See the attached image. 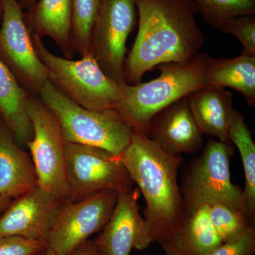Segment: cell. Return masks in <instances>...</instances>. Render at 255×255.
<instances>
[{"label":"cell","mask_w":255,"mask_h":255,"mask_svg":"<svg viewBox=\"0 0 255 255\" xmlns=\"http://www.w3.org/2000/svg\"><path fill=\"white\" fill-rule=\"evenodd\" d=\"M38 97L58 120L66 142L100 147L118 156L130 142L133 130L115 110H87L48 80Z\"/></svg>","instance_id":"obj_4"},{"label":"cell","mask_w":255,"mask_h":255,"mask_svg":"<svg viewBox=\"0 0 255 255\" xmlns=\"http://www.w3.org/2000/svg\"><path fill=\"white\" fill-rule=\"evenodd\" d=\"M206 79L209 86L230 87L240 92L249 107H255V56L242 53L230 59L209 57Z\"/></svg>","instance_id":"obj_20"},{"label":"cell","mask_w":255,"mask_h":255,"mask_svg":"<svg viewBox=\"0 0 255 255\" xmlns=\"http://www.w3.org/2000/svg\"><path fill=\"white\" fill-rule=\"evenodd\" d=\"M209 217L223 243L236 241L255 227L244 212L224 204L209 206Z\"/></svg>","instance_id":"obj_24"},{"label":"cell","mask_w":255,"mask_h":255,"mask_svg":"<svg viewBox=\"0 0 255 255\" xmlns=\"http://www.w3.org/2000/svg\"><path fill=\"white\" fill-rule=\"evenodd\" d=\"M118 191L94 193L78 201H67L50 231L47 246L57 255H70L92 235L102 230L117 204Z\"/></svg>","instance_id":"obj_11"},{"label":"cell","mask_w":255,"mask_h":255,"mask_svg":"<svg viewBox=\"0 0 255 255\" xmlns=\"http://www.w3.org/2000/svg\"><path fill=\"white\" fill-rule=\"evenodd\" d=\"M209 217V206L185 215L177 232L163 246L166 255H206L222 245Z\"/></svg>","instance_id":"obj_18"},{"label":"cell","mask_w":255,"mask_h":255,"mask_svg":"<svg viewBox=\"0 0 255 255\" xmlns=\"http://www.w3.org/2000/svg\"><path fill=\"white\" fill-rule=\"evenodd\" d=\"M33 46L48 70V80L67 98L87 110H114L122 99V86L109 78L91 53L73 60L51 53L39 37Z\"/></svg>","instance_id":"obj_5"},{"label":"cell","mask_w":255,"mask_h":255,"mask_svg":"<svg viewBox=\"0 0 255 255\" xmlns=\"http://www.w3.org/2000/svg\"><path fill=\"white\" fill-rule=\"evenodd\" d=\"M70 255H101L93 241L87 240L75 250Z\"/></svg>","instance_id":"obj_28"},{"label":"cell","mask_w":255,"mask_h":255,"mask_svg":"<svg viewBox=\"0 0 255 255\" xmlns=\"http://www.w3.org/2000/svg\"><path fill=\"white\" fill-rule=\"evenodd\" d=\"M230 141L237 146L244 168L246 185L243 191L246 211L248 219L255 225V144L251 129L240 112L229 130Z\"/></svg>","instance_id":"obj_21"},{"label":"cell","mask_w":255,"mask_h":255,"mask_svg":"<svg viewBox=\"0 0 255 255\" xmlns=\"http://www.w3.org/2000/svg\"><path fill=\"white\" fill-rule=\"evenodd\" d=\"M46 247L41 242L16 236L0 237V255H32Z\"/></svg>","instance_id":"obj_26"},{"label":"cell","mask_w":255,"mask_h":255,"mask_svg":"<svg viewBox=\"0 0 255 255\" xmlns=\"http://www.w3.org/2000/svg\"><path fill=\"white\" fill-rule=\"evenodd\" d=\"M145 135L174 155L195 153L202 149L204 144L203 134L191 112L187 97L156 114Z\"/></svg>","instance_id":"obj_14"},{"label":"cell","mask_w":255,"mask_h":255,"mask_svg":"<svg viewBox=\"0 0 255 255\" xmlns=\"http://www.w3.org/2000/svg\"><path fill=\"white\" fill-rule=\"evenodd\" d=\"M137 0H102L91 38L90 53L106 75L125 85L127 42L137 17Z\"/></svg>","instance_id":"obj_10"},{"label":"cell","mask_w":255,"mask_h":255,"mask_svg":"<svg viewBox=\"0 0 255 255\" xmlns=\"http://www.w3.org/2000/svg\"><path fill=\"white\" fill-rule=\"evenodd\" d=\"M198 13L213 27L224 31L231 18L255 14V0H194Z\"/></svg>","instance_id":"obj_22"},{"label":"cell","mask_w":255,"mask_h":255,"mask_svg":"<svg viewBox=\"0 0 255 255\" xmlns=\"http://www.w3.org/2000/svg\"><path fill=\"white\" fill-rule=\"evenodd\" d=\"M26 111L33 130V136L26 147L31 152L37 184L59 199L69 201L65 140L60 124L38 97H28Z\"/></svg>","instance_id":"obj_7"},{"label":"cell","mask_w":255,"mask_h":255,"mask_svg":"<svg viewBox=\"0 0 255 255\" xmlns=\"http://www.w3.org/2000/svg\"><path fill=\"white\" fill-rule=\"evenodd\" d=\"M223 33L238 38L243 47V53L255 56V14L231 18L226 23Z\"/></svg>","instance_id":"obj_25"},{"label":"cell","mask_w":255,"mask_h":255,"mask_svg":"<svg viewBox=\"0 0 255 255\" xmlns=\"http://www.w3.org/2000/svg\"><path fill=\"white\" fill-rule=\"evenodd\" d=\"M187 97L201 133L216 137L220 141L231 142L230 128L239 112L233 107L232 92L207 85Z\"/></svg>","instance_id":"obj_15"},{"label":"cell","mask_w":255,"mask_h":255,"mask_svg":"<svg viewBox=\"0 0 255 255\" xmlns=\"http://www.w3.org/2000/svg\"><path fill=\"white\" fill-rule=\"evenodd\" d=\"M24 18L32 36L51 38L65 58H73V0H37Z\"/></svg>","instance_id":"obj_17"},{"label":"cell","mask_w":255,"mask_h":255,"mask_svg":"<svg viewBox=\"0 0 255 255\" xmlns=\"http://www.w3.org/2000/svg\"><path fill=\"white\" fill-rule=\"evenodd\" d=\"M64 201L37 184L14 199L0 216V237L47 241Z\"/></svg>","instance_id":"obj_12"},{"label":"cell","mask_w":255,"mask_h":255,"mask_svg":"<svg viewBox=\"0 0 255 255\" xmlns=\"http://www.w3.org/2000/svg\"><path fill=\"white\" fill-rule=\"evenodd\" d=\"M28 95L0 60V117L21 147L33 136V127L26 111Z\"/></svg>","instance_id":"obj_19"},{"label":"cell","mask_w":255,"mask_h":255,"mask_svg":"<svg viewBox=\"0 0 255 255\" xmlns=\"http://www.w3.org/2000/svg\"><path fill=\"white\" fill-rule=\"evenodd\" d=\"M137 189L119 193L108 222L94 241L101 255H130L132 250L144 251L154 239L137 203Z\"/></svg>","instance_id":"obj_13"},{"label":"cell","mask_w":255,"mask_h":255,"mask_svg":"<svg viewBox=\"0 0 255 255\" xmlns=\"http://www.w3.org/2000/svg\"><path fill=\"white\" fill-rule=\"evenodd\" d=\"M120 159L145 198L144 219L154 242L162 246L185 218L177 179L183 157L166 152L145 134L133 130Z\"/></svg>","instance_id":"obj_2"},{"label":"cell","mask_w":255,"mask_h":255,"mask_svg":"<svg viewBox=\"0 0 255 255\" xmlns=\"http://www.w3.org/2000/svg\"><path fill=\"white\" fill-rule=\"evenodd\" d=\"M0 60L28 95L39 96L48 80V70L37 54L24 11L16 0H3Z\"/></svg>","instance_id":"obj_9"},{"label":"cell","mask_w":255,"mask_h":255,"mask_svg":"<svg viewBox=\"0 0 255 255\" xmlns=\"http://www.w3.org/2000/svg\"><path fill=\"white\" fill-rule=\"evenodd\" d=\"M3 14V0H0V24H1V19H2Z\"/></svg>","instance_id":"obj_32"},{"label":"cell","mask_w":255,"mask_h":255,"mask_svg":"<svg viewBox=\"0 0 255 255\" xmlns=\"http://www.w3.org/2000/svg\"><path fill=\"white\" fill-rule=\"evenodd\" d=\"M13 199L0 195V216L2 214L5 210L7 209L12 202Z\"/></svg>","instance_id":"obj_29"},{"label":"cell","mask_w":255,"mask_h":255,"mask_svg":"<svg viewBox=\"0 0 255 255\" xmlns=\"http://www.w3.org/2000/svg\"><path fill=\"white\" fill-rule=\"evenodd\" d=\"M233 153L232 142L209 140L202 154L189 163L180 187L185 215L201 206L217 204L246 214L243 191L231 180Z\"/></svg>","instance_id":"obj_6"},{"label":"cell","mask_w":255,"mask_h":255,"mask_svg":"<svg viewBox=\"0 0 255 255\" xmlns=\"http://www.w3.org/2000/svg\"><path fill=\"white\" fill-rule=\"evenodd\" d=\"M65 154L69 201H78L98 191L130 190L135 185L120 155L66 141Z\"/></svg>","instance_id":"obj_8"},{"label":"cell","mask_w":255,"mask_h":255,"mask_svg":"<svg viewBox=\"0 0 255 255\" xmlns=\"http://www.w3.org/2000/svg\"><path fill=\"white\" fill-rule=\"evenodd\" d=\"M23 11L31 9L36 4L37 0H16Z\"/></svg>","instance_id":"obj_30"},{"label":"cell","mask_w":255,"mask_h":255,"mask_svg":"<svg viewBox=\"0 0 255 255\" xmlns=\"http://www.w3.org/2000/svg\"><path fill=\"white\" fill-rule=\"evenodd\" d=\"M32 255H57L55 254L54 251H52L50 248H48V247H46L44 249L41 250L38 253H35V254Z\"/></svg>","instance_id":"obj_31"},{"label":"cell","mask_w":255,"mask_h":255,"mask_svg":"<svg viewBox=\"0 0 255 255\" xmlns=\"http://www.w3.org/2000/svg\"><path fill=\"white\" fill-rule=\"evenodd\" d=\"M255 252V229L252 228L242 237L223 243L206 255H253Z\"/></svg>","instance_id":"obj_27"},{"label":"cell","mask_w":255,"mask_h":255,"mask_svg":"<svg viewBox=\"0 0 255 255\" xmlns=\"http://www.w3.org/2000/svg\"><path fill=\"white\" fill-rule=\"evenodd\" d=\"M37 185L31 155L0 117V195L14 199Z\"/></svg>","instance_id":"obj_16"},{"label":"cell","mask_w":255,"mask_h":255,"mask_svg":"<svg viewBox=\"0 0 255 255\" xmlns=\"http://www.w3.org/2000/svg\"><path fill=\"white\" fill-rule=\"evenodd\" d=\"M209 55L199 53L186 63H167L156 67L158 78L122 86V99L114 109L134 131L146 134L152 119L160 111L207 86Z\"/></svg>","instance_id":"obj_3"},{"label":"cell","mask_w":255,"mask_h":255,"mask_svg":"<svg viewBox=\"0 0 255 255\" xmlns=\"http://www.w3.org/2000/svg\"><path fill=\"white\" fill-rule=\"evenodd\" d=\"M136 6L138 31L124 66L129 85L161 64L194 59L204 42L194 0H137Z\"/></svg>","instance_id":"obj_1"},{"label":"cell","mask_w":255,"mask_h":255,"mask_svg":"<svg viewBox=\"0 0 255 255\" xmlns=\"http://www.w3.org/2000/svg\"><path fill=\"white\" fill-rule=\"evenodd\" d=\"M102 0H73L72 38L75 53H90L91 38Z\"/></svg>","instance_id":"obj_23"}]
</instances>
